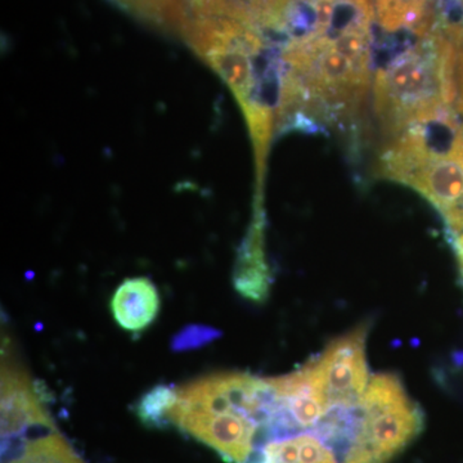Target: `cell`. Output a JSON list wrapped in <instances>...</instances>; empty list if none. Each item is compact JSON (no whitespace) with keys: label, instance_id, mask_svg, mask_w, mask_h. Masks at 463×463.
Listing matches in <instances>:
<instances>
[{"label":"cell","instance_id":"obj_1","mask_svg":"<svg viewBox=\"0 0 463 463\" xmlns=\"http://www.w3.org/2000/svg\"><path fill=\"white\" fill-rule=\"evenodd\" d=\"M457 45L440 27L374 74V112L386 138L411 125L452 111L456 105Z\"/></svg>","mask_w":463,"mask_h":463},{"label":"cell","instance_id":"obj_2","mask_svg":"<svg viewBox=\"0 0 463 463\" xmlns=\"http://www.w3.org/2000/svg\"><path fill=\"white\" fill-rule=\"evenodd\" d=\"M361 425L343 463H388L423 429V413L394 373L371 377L358 402Z\"/></svg>","mask_w":463,"mask_h":463},{"label":"cell","instance_id":"obj_3","mask_svg":"<svg viewBox=\"0 0 463 463\" xmlns=\"http://www.w3.org/2000/svg\"><path fill=\"white\" fill-rule=\"evenodd\" d=\"M368 325L337 337L317 356L319 383L328 405H353L359 402L370 383L365 343Z\"/></svg>","mask_w":463,"mask_h":463},{"label":"cell","instance_id":"obj_4","mask_svg":"<svg viewBox=\"0 0 463 463\" xmlns=\"http://www.w3.org/2000/svg\"><path fill=\"white\" fill-rule=\"evenodd\" d=\"M169 422L212 447L228 463H243L254 450L252 439L258 426L241 413L172 412Z\"/></svg>","mask_w":463,"mask_h":463},{"label":"cell","instance_id":"obj_5","mask_svg":"<svg viewBox=\"0 0 463 463\" xmlns=\"http://www.w3.org/2000/svg\"><path fill=\"white\" fill-rule=\"evenodd\" d=\"M38 428L56 426L25 371L5 355L2 364V439L23 437Z\"/></svg>","mask_w":463,"mask_h":463},{"label":"cell","instance_id":"obj_6","mask_svg":"<svg viewBox=\"0 0 463 463\" xmlns=\"http://www.w3.org/2000/svg\"><path fill=\"white\" fill-rule=\"evenodd\" d=\"M263 209H255L254 224L241 246L233 272L234 288L243 298L263 303L269 295L270 270L264 255Z\"/></svg>","mask_w":463,"mask_h":463},{"label":"cell","instance_id":"obj_7","mask_svg":"<svg viewBox=\"0 0 463 463\" xmlns=\"http://www.w3.org/2000/svg\"><path fill=\"white\" fill-rule=\"evenodd\" d=\"M161 300L156 286L146 277L125 279L115 289L109 309L124 331L139 334L147 330L160 313Z\"/></svg>","mask_w":463,"mask_h":463},{"label":"cell","instance_id":"obj_8","mask_svg":"<svg viewBox=\"0 0 463 463\" xmlns=\"http://www.w3.org/2000/svg\"><path fill=\"white\" fill-rule=\"evenodd\" d=\"M377 25L390 33L425 38L438 26V0H373Z\"/></svg>","mask_w":463,"mask_h":463},{"label":"cell","instance_id":"obj_9","mask_svg":"<svg viewBox=\"0 0 463 463\" xmlns=\"http://www.w3.org/2000/svg\"><path fill=\"white\" fill-rule=\"evenodd\" d=\"M263 449L264 463H339L330 448L312 434L270 441Z\"/></svg>","mask_w":463,"mask_h":463},{"label":"cell","instance_id":"obj_10","mask_svg":"<svg viewBox=\"0 0 463 463\" xmlns=\"http://www.w3.org/2000/svg\"><path fill=\"white\" fill-rule=\"evenodd\" d=\"M176 401V389L158 383L139 398L136 413L143 425L152 429H164L170 425V408Z\"/></svg>","mask_w":463,"mask_h":463},{"label":"cell","instance_id":"obj_11","mask_svg":"<svg viewBox=\"0 0 463 463\" xmlns=\"http://www.w3.org/2000/svg\"><path fill=\"white\" fill-rule=\"evenodd\" d=\"M219 337H222V332L212 326L188 325L174 335L170 349L174 353L190 352L209 345Z\"/></svg>","mask_w":463,"mask_h":463},{"label":"cell","instance_id":"obj_12","mask_svg":"<svg viewBox=\"0 0 463 463\" xmlns=\"http://www.w3.org/2000/svg\"><path fill=\"white\" fill-rule=\"evenodd\" d=\"M456 44V43H455ZM457 45V62H456V87L457 99L456 109L463 118V44ZM463 125V124H462Z\"/></svg>","mask_w":463,"mask_h":463}]
</instances>
